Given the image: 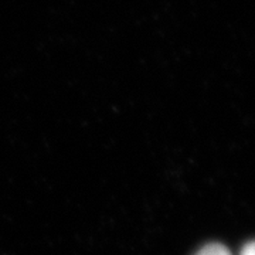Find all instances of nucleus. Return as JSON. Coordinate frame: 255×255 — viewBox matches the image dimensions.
<instances>
[{
	"instance_id": "1",
	"label": "nucleus",
	"mask_w": 255,
	"mask_h": 255,
	"mask_svg": "<svg viewBox=\"0 0 255 255\" xmlns=\"http://www.w3.org/2000/svg\"><path fill=\"white\" fill-rule=\"evenodd\" d=\"M196 255H231L230 251L221 244H209L204 248H201L200 251Z\"/></svg>"
},
{
	"instance_id": "2",
	"label": "nucleus",
	"mask_w": 255,
	"mask_h": 255,
	"mask_svg": "<svg viewBox=\"0 0 255 255\" xmlns=\"http://www.w3.org/2000/svg\"><path fill=\"white\" fill-rule=\"evenodd\" d=\"M241 255H255V241L248 243V244L243 248Z\"/></svg>"
}]
</instances>
